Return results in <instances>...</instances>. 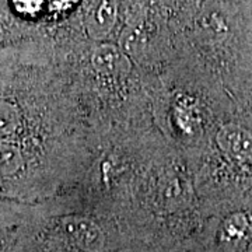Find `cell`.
Masks as SVG:
<instances>
[{"label": "cell", "instance_id": "1", "mask_svg": "<svg viewBox=\"0 0 252 252\" xmlns=\"http://www.w3.org/2000/svg\"><path fill=\"white\" fill-rule=\"evenodd\" d=\"M97 136L74 63L0 56V200L34 205L74 188Z\"/></svg>", "mask_w": 252, "mask_h": 252}, {"label": "cell", "instance_id": "6", "mask_svg": "<svg viewBox=\"0 0 252 252\" xmlns=\"http://www.w3.org/2000/svg\"><path fill=\"white\" fill-rule=\"evenodd\" d=\"M112 252H182L177 250H170L164 247H157V245H150V244L137 243V241H129L125 240L121 247H118L115 251Z\"/></svg>", "mask_w": 252, "mask_h": 252}, {"label": "cell", "instance_id": "3", "mask_svg": "<svg viewBox=\"0 0 252 252\" xmlns=\"http://www.w3.org/2000/svg\"><path fill=\"white\" fill-rule=\"evenodd\" d=\"M199 153L217 154L225 161L235 164L250 162L252 161V132L237 122L216 124L209 143Z\"/></svg>", "mask_w": 252, "mask_h": 252}, {"label": "cell", "instance_id": "4", "mask_svg": "<svg viewBox=\"0 0 252 252\" xmlns=\"http://www.w3.org/2000/svg\"><path fill=\"white\" fill-rule=\"evenodd\" d=\"M118 0H91L84 13V28L91 39H107L118 21Z\"/></svg>", "mask_w": 252, "mask_h": 252}, {"label": "cell", "instance_id": "5", "mask_svg": "<svg viewBox=\"0 0 252 252\" xmlns=\"http://www.w3.org/2000/svg\"><path fill=\"white\" fill-rule=\"evenodd\" d=\"M24 206V203L0 200V252H16L18 223Z\"/></svg>", "mask_w": 252, "mask_h": 252}, {"label": "cell", "instance_id": "2", "mask_svg": "<svg viewBox=\"0 0 252 252\" xmlns=\"http://www.w3.org/2000/svg\"><path fill=\"white\" fill-rule=\"evenodd\" d=\"M124 241L108 209L74 187L24 206L16 252H112Z\"/></svg>", "mask_w": 252, "mask_h": 252}]
</instances>
